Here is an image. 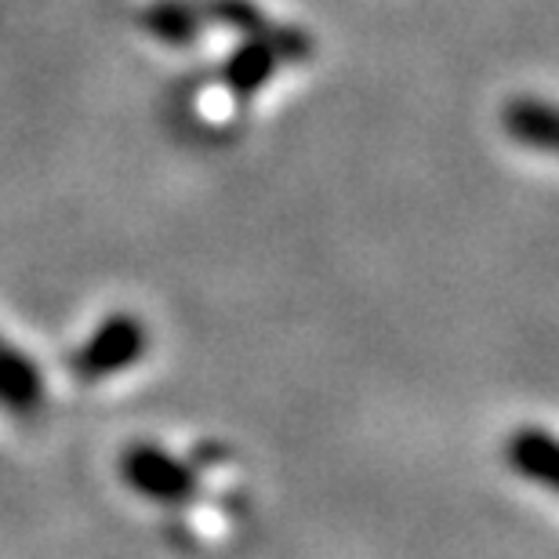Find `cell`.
I'll use <instances>...</instances> for the list:
<instances>
[{
	"mask_svg": "<svg viewBox=\"0 0 559 559\" xmlns=\"http://www.w3.org/2000/svg\"><path fill=\"white\" fill-rule=\"evenodd\" d=\"M145 349H150V328L135 312H109L98 328L87 334V342L73 353V371L81 382L98 385L114 374L131 371L142 364Z\"/></svg>",
	"mask_w": 559,
	"mask_h": 559,
	"instance_id": "7a4b0ae2",
	"label": "cell"
},
{
	"mask_svg": "<svg viewBox=\"0 0 559 559\" xmlns=\"http://www.w3.org/2000/svg\"><path fill=\"white\" fill-rule=\"evenodd\" d=\"M509 128L520 142L538 145V150H545V153L556 150V117H552L549 106H538V103L516 106L509 117Z\"/></svg>",
	"mask_w": 559,
	"mask_h": 559,
	"instance_id": "5b68a950",
	"label": "cell"
},
{
	"mask_svg": "<svg viewBox=\"0 0 559 559\" xmlns=\"http://www.w3.org/2000/svg\"><path fill=\"white\" fill-rule=\"evenodd\" d=\"M120 479L135 490L139 498L156 501V506H186L189 498H200V476L193 462L171 454L160 443H131L120 454Z\"/></svg>",
	"mask_w": 559,
	"mask_h": 559,
	"instance_id": "6da1fadb",
	"label": "cell"
},
{
	"mask_svg": "<svg viewBox=\"0 0 559 559\" xmlns=\"http://www.w3.org/2000/svg\"><path fill=\"white\" fill-rule=\"evenodd\" d=\"M40 404H44L40 367L15 342H8L0 334V407H8L19 418H29L37 415Z\"/></svg>",
	"mask_w": 559,
	"mask_h": 559,
	"instance_id": "3957f363",
	"label": "cell"
},
{
	"mask_svg": "<svg viewBox=\"0 0 559 559\" xmlns=\"http://www.w3.org/2000/svg\"><path fill=\"white\" fill-rule=\"evenodd\" d=\"M509 465H512V473H516V476L552 490L556 487V468H559L552 432L542 429V425H523L520 432H512Z\"/></svg>",
	"mask_w": 559,
	"mask_h": 559,
	"instance_id": "277c9868",
	"label": "cell"
}]
</instances>
